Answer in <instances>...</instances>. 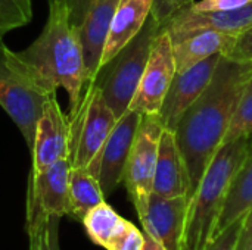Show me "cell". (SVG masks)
<instances>
[{"instance_id": "cell-26", "label": "cell", "mask_w": 252, "mask_h": 250, "mask_svg": "<svg viewBox=\"0 0 252 250\" xmlns=\"http://www.w3.org/2000/svg\"><path fill=\"white\" fill-rule=\"evenodd\" d=\"M244 222H245V218L235 221L233 224L226 227L223 231L216 234L202 250H236L241 234H242Z\"/></svg>"}, {"instance_id": "cell-15", "label": "cell", "mask_w": 252, "mask_h": 250, "mask_svg": "<svg viewBox=\"0 0 252 250\" xmlns=\"http://www.w3.org/2000/svg\"><path fill=\"white\" fill-rule=\"evenodd\" d=\"M118 3L120 0H90L84 18L78 24L90 83L99 75L105 41Z\"/></svg>"}, {"instance_id": "cell-18", "label": "cell", "mask_w": 252, "mask_h": 250, "mask_svg": "<svg viewBox=\"0 0 252 250\" xmlns=\"http://www.w3.org/2000/svg\"><path fill=\"white\" fill-rule=\"evenodd\" d=\"M239 32H223L217 29H204L193 32L173 43L176 72H185L193 65L214 55H226L235 43Z\"/></svg>"}, {"instance_id": "cell-19", "label": "cell", "mask_w": 252, "mask_h": 250, "mask_svg": "<svg viewBox=\"0 0 252 250\" xmlns=\"http://www.w3.org/2000/svg\"><path fill=\"white\" fill-rule=\"evenodd\" d=\"M252 211V134L248 137L247 155L229 187L224 206L221 209L216 234L238 220L247 218Z\"/></svg>"}, {"instance_id": "cell-32", "label": "cell", "mask_w": 252, "mask_h": 250, "mask_svg": "<svg viewBox=\"0 0 252 250\" xmlns=\"http://www.w3.org/2000/svg\"><path fill=\"white\" fill-rule=\"evenodd\" d=\"M192 3H195V0H177L179 10H180V9H183V7H188V6H190ZM179 10H177V12H179Z\"/></svg>"}, {"instance_id": "cell-9", "label": "cell", "mask_w": 252, "mask_h": 250, "mask_svg": "<svg viewBox=\"0 0 252 250\" xmlns=\"http://www.w3.org/2000/svg\"><path fill=\"white\" fill-rule=\"evenodd\" d=\"M31 155L30 175L41 174L56 162L71 158V122L69 116L62 112L56 96H52L43 108Z\"/></svg>"}, {"instance_id": "cell-20", "label": "cell", "mask_w": 252, "mask_h": 250, "mask_svg": "<svg viewBox=\"0 0 252 250\" xmlns=\"http://www.w3.org/2000/svg\"><path fill=\"white\" fill-rule=\"evenodd\" d=\"M99 180L81 167H71L69 171V217L83 221L90 209L105 202Z\"/></svg>"}, {"instance_id": "cell-1", "label": "cell", "mask_w": 252, "mask_h": 250, "mask_svg": "<svg viewBox=\"0 0 252 250\" xmlns=\"http://www.w3.org/2000/svg\"><path fill=\"white\" fill-rule=\"evenodd\" d=\"M251 78L252 62H235L221 56L208 87L180 118L174 133L189 178V200L223 146L241 96Z\"/></svg>"}, {"instance_id": "cell-17", "label": "cell", "mask_w": 252, "mask_h": 250, "mask_svg": "<svg viewBox=\"0 0 252 250\" xmlns=\"http://www.w3.org/2000/svg\"><path fill=\"white\" fill-rule=\"evenodd\" d=\"M152 4L154 0H120L105 41L100 69L140 32L152 12Z\"/></svg>"}, {"instance_id": "cell-27", "label": "cell", "mask_w": 252, "mask_h": 250, "mask_svg": "<svg viewBox=\"0 0 252 250\" xmlns=\"http://www.w3.org/2000/svg\"><path fill=\"white\" fill-rule=\"evenodd\" d=\"M224 57L235 62H252V27L238 34Z\"/></svg>"}, {"instance_id": "cell-5", "label": "cell", "mask_w": 252, "mask_h": 250, "mask_svg": "<svg viewBox=\"0 0 252 250\" xmlns=\"http://www.w3.org/2000/svg\"><path fill=\"white\" fill-rule=\"evenodd\" d=\"M161 28V24L151 12L140 32L100 69L99 75H102V78L94 80L117 118H120L131 105L145 72L154 40Z\"/></svg>"}, {"instance_id": "cell-12", "label": "cell", "mask_w": 252, "mask_h": 250, "mask_svg": "<svg viewBox=\"0 0 252 250\" xmlns=\"http://www.w3.org/2000/svg\"><path fill=\"white\" fill-rule=\"evenodd\" d=\"M71 159H62L41 174L30 175L27 214L62 218L69 215Z\"/></svg>"}, {"instance_id": "cell-28", "label": "cell", "mask_w": 252, "mask_h": 250, "mask_svg": "<svg viewBox=\"0 0 252 250\" xmlns=\"http://www.w3.org/2000/svg\"><path fill=\"white\" fill-rule=\"evenodd\" d=\"M252 0H201L192 3L189 7L193 12H214V10H227L236 9L247 4H251Z\"/></svg>"}, {"instance_id": "cell-7", "label": "cell", "mask_w": 252, "mask_h": 250, "mask_svg": "<svg viewBox=\"0 0 252 250\" xmlns=\"http://www.w3.org/2000/svg\"><path fill=\"white\" fill-rule=\"evenodd\" d=\"M162 131L164 125L161 124L158 113L142 116L124 171L123 183L140 221L146 215L154 189L158 147Z\"/></svg>"}, {"instance_id": "cell-33", "label": "cell", "mask_w": 252, "mask_h": 250, "mask_svg": "<svg viewBox=\"0 0 252 250\" xmlns=\"http://www.w3.org/2000/svg\"><path fill=\"white\" fill-rule=\"evenodd\" d=\"M245 250H252V243H251V245H250V246H248V248H247V249H245Z\"/></svg>"}, {"instance_id": "cell-13", "label": "cell", "mask_w": 252, "mask_h": 250, "mask_svg": "<svg viewBox=\"0 0 252 250\" xmlns=\"http://www.w3.org/2000/svg\"><path fill=\"white\" fill-rule=\"evenodd\" d=\"M252 27V3L227 10L193 12L189 6L176 12L162 27L168 31L171 41L176 43L193 32L217 29L223 32H242Z\"/></svg>"}, {"instance_id": "cell-14", "label": "cell", "mask_w": 252, "mask_h": 250, "mask_svg": "<svg viewBox=\"0 0 252 250\" xmlns=\"http://www.w3.org/2000/svg\"><path fill=\"white\" fill-rule=\"evenodd\" d=\"M188 206V196L162 197L152 193L146 215L140 221L143 233L158 240L165 250H183Z\"/></svg>"}, {"instance_id": "cell-25", "label": "cell", "mask_w": 252, "mask_h": 250, "mask_svg": "<svg viewBox=\"0 0 252 250\" xmlns=\"http://www.w3.org/2000/svg\"><path fill=\"white\" fill-rule=\"evenodd\" d=\"M145 245V233H142L134 224L126 221L124 227L114 237L106 250H142Z\"/></svg>"}, {"instance_id": "cell-8", "label": "cell", "mask_w": 252, "mask_h": 250, "mask_svg": "<svg viewBox=\"0 0 252 250\" xmlns=\"http://www.w3.org/2000/svg\"><path fill=\"white\" fill-rule=\"evenodd\" d=\"M176 75L173 41L165 28H161L154 40L152 50L142 75L137 91L128 109L142 115H157Z\"/></svg>"}, {"instance_id": "cell-31", "label": "cell", "mask_w": 252, "mask_h": 250, "mask_svg": "<svg viewBox=\"0 0 252 250\" xmlns=\"http://www.w3.org/2000/svg\"><path fill=\"white\" fill-rule=\"evenodd\" d=\"M142 250H165V249H164V246H162L158 240H155L152 236H149V234H146V233H145V245H143V249Z\"/></svg>"}, {"instance_id": "cell-3", "label": "cell", "mask_w": 252, "mask_h": 250, "mask_svg": "<svg viewBox=\"0 0 252 250\" xmlns=\"http://www.w3.org/2000/svg\"><path fill=\"white\" fill-rule=\"evenodd\" d=\"M248 137L224 143L207 168L196 192L189 200L183 250H202L214 237L229 187L244 162Z\"/></svg>"}, {"instance_id": "cell-4", "label": "cell", "mask_w": 252, "mask_h": 250, "mask_svg": "<svg viewBox=\"0 0 252 250\" xmlns=\"http://www.w3.org/2000/svg\"><path fill=\"white\" fill-rule=\"evenodd\" d=\"M56 96L35 69L12 52L0 34V106L15 122L30 150L46 102Z\"/></svg>"}, {"instance_id": "cell-6", "label": "cell", "mask_w": 252, "mask_h": 250, "mask_svg": "<svg viewBox=\"0 0 252 250\" xmlns=\"http://www.w3.org/2000/svg\"><path fill=\"white\" fill-rule=\"evenodd\" d=\"M117 121L99 85L90 83L77 112L69 116L72 167L87 168L94 175L97 159Z\"/></svg>"}, {"instance_id": "cell-23", "label": "cell", "mask_w": 252, "mask_h": 250, "mask_svg": "<svg viewBox=\"0 0 252 250\" xmlns=\"http://www.w3.org/2000/svg\"><path fill=\"white\" fill-rule=\"evenodd\" d=\"M252 134V78L248 81L235 115L230 121L229 130L224 137V143L233 141L241 137H250Z\"/></svg>"}, {"instance_id": "cell-30", "label": "cell", "mask_w": 252, "mask_h": 250, "mask_svg": "<svg viewBox=\"0 0 252 250\" xmlns=\"http://www.w3.org/2000/svg\"><path fill=\"white\" fill-rule=\"evenodd\" d=\"M252 243V211L250 212V215L245 218L244 222V228H242V234L238 243L236 250H245Z\"/></svg>"}, {"instance_id": "cell-24", "label": "cell", "mask_w": 252, "mask_h": 250, "mask_svg": "<svg viewBox=\"0 0 252 250\" xmlns=\"http://www.w3.org/2000/svg\"><path fill=\"white\" fill-rule=\"evenodd\" d=\"M31 18V0H0V34L27 25Z\"/></svg>"}, {"instance_id": "cell-29", "label": "cell", "mask_w": 252, "mask_h": 250, "mask_svg": "<svg viewBox=\"0 0 252 250\" xmlns=\"http://www.w3.org/2000/svg\"><path fill=\"white\" fill-rule=\"evenodd\" d=\"M177 10H179L177 0H154L152 15L161 24V27H164Z\"/></svg>"}, {"instance_id": "cell-22", "label": "cell", "mask_w": 252, "mask_h": 250, "mask_svg": "<svg viewBox=\"0 0 252 250\" xmlns=\"http://www.w3.org/2000/svg\"><path fill=\"white\" fill-rule=\"evenodd\" d=\"M58 217L27 214V233L30 250H61Z\"/></svg>"}, {"instance_id": "cell-2", "label": "cell", "mask_w": 252, "mask_h": 250, "mask_svg": "<svg viewBox=\"0 0 252 250\" xmlns=\"http://www.w3.org/2000/svg\"><path fill=\"white\" fill-rule=\"evenodd\" d=\"M18 55L52 88H63L68 93L69 116L74 115L84 97V85L90 81L80 27L72 19V7L68 0H50L43 31Z\"/></svg>"}, {"instance_id": "cell-21", "label": "cell", "mask_w": 252, "mask_h": 250, "mask_svg": "<svg viewBox=\"0 0 252 250\" xmlns=\"http://www.w3.org/2000/svg\"><path fill=\"white\" fill-rule=\"evenodd\" d=\"M126 221L127 220L120 217L112 206H109L106 202H102L93 209H90L81 222L90 240L94 245L108 249L114 237L124 227Z\"/></svg>"}, {"instance_id": "cell-10", "label": "cell", "mask_w": 252, "mask_h": 250, "mask_svg": "<svg viewBox=\"0 0 252 250\" xmlns=\"http://www.w3.org/2000/svg\"><path fill=\"white\" fill-rule=\"evenodd\" d=\"M142 113L127 109L112 128L94 168V177L99 180L100 189L108 197L123 183L127 159L139 130Z\"/></svg>"}, {"instance_id": "cell-11", "label": "cell", "mask_w": 252, "mask_h": 250, "mask_svg": "<svg viewBox=\"0 0 252 250\" xmlns=\"http://www.w3.org/2000/svg\"><path fill=\"white\" fill-rule=\"evenodd\" d=\"M223 55H214L208 59L201 60L185 72H176L173 83L165 94L164 103L158 112V118L164 128L176 131L183 113L198 100L205 91L216 68Z\"/></svg>"}, {"instance_id": "cell-16", "label": "cell", "mask_w": 252, "mask_h": 250, "mask_svg": "<svg viewBox=\"0 0 252 250\" xmlns=\"http://www.w3.org/2000/svg\"><path fill=\"white\" fill-rule=\"evenodd\" d=\"M152 193L162 197L189 194V178L176 140V133L167 128H164L159 140Z\"/></svg>"}]
</instances>
